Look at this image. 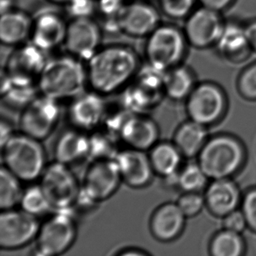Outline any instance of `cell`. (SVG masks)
<instances>
[{
  "instance_id": "obj_31",
  "label": "cell",
  "mask_w": 256,
  "mask_h": 256,
  "mask_svg": "<svg viewBox=\"0 0 256 256\" xmlns=\"http://www.w3.org/2000/svg\"><path fill=\"white\" fill-rule=\"evenodd\" d=\"M208 179L198 163H190L178 172V186L185 192H198L205 186Z\"/></svg>"
},
{
  "instance_id": "obj_32",
  "label": "cell",
  "mask_w": 256,
  "mask_h": 256,
  "mask_svg": "<svg viewBox=\"0 0 256 256\" xmlns=\"http://www.w3.org/2000/svg\"><path fill=\"white\" fill-rule=\"evenodd\" d=\"M19 204L20 209L36 216L46 214L52 209L40 184L31 186L24 190Z\"/></svg>"
},
{
  "instance_id": "obj_15",
  "label": "cell",
  "mask_w": 256,
  "mask_h": 256,
  "mask_svg": "<svg viewBox=\"0 0 256 256\" xmlns=\"http://www.w3.org/2000/svg\"><path fill=\"white\" fill-rule=\"evenodd\" d=\"M106 106L102 95L95 91H84L73 98L68 108V118L74 128L92 131L102 122Z\"/></svg>"
},
{
  "instance_id": "obj_33",
  "label": "cell",
  "mask_w": 256,
  "mask_h": 256,
  "mask_svg": "<svg viewBox=\"0 0 256 256\" xmlns=\"http://www.w3.org/2000/svg\"><path fill=\"white\" fill-rule=\"evenodd\" d=\"M163 13L172 19L188 17L193 11L198 0H158Z\"/></svg>"
},
{
  "instance_id": "obj_19",
  "label": "cell",
  "mask_w": 256,
  "mask_h": 256,
  "mask_svg": "<svg viewBox=\"0 0 256 256\" xmlns=\"http://www.w3.org/2000/svg\"><path fill=\"white\" fill-rule=\"evenodd\" d=\"M68 24L62 17L53 12L40 14L34 20L31 43L43 52L54 50L65 42Z\"/></svg>"
},
{
  "instance_id": "obj_1",
  "label": "cell",
  "mask_w": 256,
  "mask_h": 256,
  "mask_svg": "<svg viewBox=\"0 0 256 256\" xmlns=\"http://www.w3.org/2000/svg\"><path fill=\"white\" fill-rule=\"evenodd\" d=\"M138 56L128 46L100 48L86 65L91 90L109 95L128 86L140 68Z\"/></svg>"
},
{
  "instance_id": "obj_6",
  "label": "cell",
  "mask_w": 256,
  "mask_h": 256,
  "mask_svg": "<svg viewBox=\"0 0 256 256\" xmlns=\"http://www.w3.org/2000/svg\"><path fill=\"white\" fill-rule=\"evenodd\" d=\"M146 38L145 55L148 64L164 71L180 65L187 42L184 32L173 25L160 24Z\"/></svg>"
},
{
  "instance_id": "obj_3",
  "label": "cell",
  "mask_w": 256,
  "mask_h": 256,
  "mask_svg": "<svg viewBox=\"0 0 256 256\" xmlns=\"http://www.w3.org/2000/svg\"><path fill=\"white\" fill-rule=\"evenodd\" d=\"M42 140L20 132L14 134L2 146L5 167L22 181L40 178L46 167V155Z\"/></svg>"
},
{
  "instance_id": "obj_25",
  "label": "cell",
  "mask_w": 256,
  "mask_h": 256,
  "mask_svg": "<svg viewBox=\"0 0 256 256\" xmlns=\"http://www.w3.org/2000/svg\"><path fill=\"white\" fill-rule=\"evenodd\" d=\"M150 150V160L154 173L166 179L178 174L184 156L174 143L158 142Z\"/></svg>"
},
{
  "instance_id": "obj_20",
  "label": "cell",
  "mask_w": 256,
  "mask_h": 256,
  "mask_svg": "<svg viewBox=\"0 0 256 256\" xmlns=\"http://www.w3.org/2000/svg\"><path fill=\"white\" fill-rule=\"evenodd\" d=\"M204 199L211 214L218 217L235 210L242 202L239 188L230 178L212 180L205 192Z\"/></svg>"
},
{
  "instance_id": "obj_39",
  "label": "cell",
  "mask_w": 256,
  "mask_h": 256,
  "mask_svg": "<svg viewBox=\"0 0 256 256\" xmlns=\"http://www.w3.org/2000/svg\"><path fill=\"white\" fill-rule=\"evenodd\" d=\"M124 0H98L97 8L106 20L114 18L125 6Z\"/></svg>"
},
{
  "instance_id": "obj_18",
  "label": "cell",
  "mask_w": 256,
  "mask_h": 256,
  "mask_svg": "<svg viewBox=\"0 0 256 256\" xmlns=\"http://www.w3.org/2000/svg\"><path fill=\"white\" fill-rule=\"evenodd\" d=\"M160 130L155 121L143 113H132L127 118L119 137L128 148L140 150H150L158 143Z\"/></svg>"
},
{
  "instance_id": "obj_2",
  "label": "cell",
  "mask_w": 256,
  "mask_h": 256,
  "mask_svg": "<svg viewBox=\"0 0 256 256\" xmlns=\"http://www.w3.org/2000/svg\"><path fill=\"white\" fill-rule=\"evenodd\" d=\"M88 84L86 66L70 54L48 60L38 80L40 92L59 101L74 98L83 92Z\"/></svg>"
},
{
  "instance_id": "obj_22",
  "label": "cell",
  "mask_w": 256,
  "mask_h": 256,
  "mask_svg": "<svg viewBox=\"0 0 256 256\" xmlns=\"http://www.w3.org/2000/svg\"><path fill=\"white\" fill-rule=\"evenodd\" d=\"M89 136L85 132L68 130L62 133L54 146L55 161L70 166L80 160H88Z\"/></svg>"
},
{
  "instance_id": "obj_26",
  "label": "cell",
  "mask_w": 256,
  "mask_h": 256,
  "mask_svg": "<svg viewBox=\"0 0 256 256\" xmlns=\"http://www.w3.org/2000/svg\"><path fill=\"white\" fill-rule=\"evenodd\" d=\"M206 126L191 120L181 125L174 136V144L184 156H198L208 142Z\"/></svg>"
},
{
  "instance_id": "obj_16",
  "label": "cell",
  "mask_w": 256,
  "mask_h": 256,
  "mask_svg": "<svg viewBox=\"0 0 256 256\" xmlns=\"http://www.w3.org/2000/svg\"><path fill=\"white\" fill-rule=\"evenodd\" d=\"M48 60L46 52L32 43L16 48L6 62V72L12 78L38 83Z\"/></svg>"
},
{
  "instance_id": "obj_8",
  "label": "cell",
  "mask_w": 256,
  "mask_h": 256,
  "mask_svg": "<svg viewBox=\"0 0 256 256\" xmlns=\"http://www.w3.org/2000/svg\"><path fill=\"white\" fill-rule=\"evenodd\" d=\"M60 116L59 100L47 96H38L20 114V132L40 140L50 136Z\"/></svg>"
},
{
  "instance_id": "obj_42",
  "label": "cell",
  "mask_w": 256,
  "mask_h": 256,
  "mask_svg": "<svg viewBox=\"0 0 256 256\" xmlns=\"http://www.w3.org/2000/svg\"><path fill=\"white\" fill-rule=\"evenodd\" d=\"M1 146L14 134L12 128L6 121L1 122Z\"/></svg>"
},
{
  "instance_id": "obj_34",
  "label": "cell",
  "mask_w": 256,
  "mask_h": 256,
  "mask_svg": "<svg viewBox=\"0 0 256 256\" xmlns=\"http://www.w3.org/2000/svg\"><path fill=\"white\" fill-rule=\"evenodd\" d=\"M240 94L248 100H256V62L247 67L238 80Z\"/></svg>"
},
{
  "instance_id": "obj_27",
  "label": "cell",
  "mask_w": 256,
  "mask_h": 256,
  "mask_svg": "<svg viewBox=\"0 0 256 256\" xmlns=\"http://www.w3.org/2000/svg\"><path fill=\"white\" fill-rule=\"evenodd\" d=\"M194 82V76L190 68L176 66L166 72L164 92L172 100H185L196 86Z\"/></svg>"
},
{
  "instance_id": "obj_28",
  "label": "cell",
  "mask_w": 256,
  "mask_h": 256,
  "mask_svg": "<svg viewBox=\"0 0 256 256\" xmlns=\"http://www.w3.org/2000/svg\"><path fill=\"white\" fill-rule=\"evenodd\" d=\"M20 180L5 166L0 170V208L2 210L12 209L20 204L24 191Z\"/></svg>"
},
{
  "instance_id": "obj_5",
  "label": "cell",
  "mask_w": 256,
  "mask_h": 256,
  "mask_svg": "<svg viewBox=\"0 0 256 256\" xmlns=\"http://www.w3.org/2000/svg\"><path fill=\"white\" fill-rule=\"evenodd\" d=\"M40 186L52 209L70 212L76 208L82 194V184L70 166L54 161L46 166Z\"/></svg>"
},
{
  "instance_id": "obj_14",
  "label": "cell",
  "mask_w": 256,
  "mask_h": 256,
  "mask_svg": "<svg viewBox=\"0 0 256 256\" xmlns=\"http://www.w3.org/2000/svg\"><path fill=\"white\" fill-rule=\"evenodd\" d=\"M116 18L120 32L134 38L148 37L160 25L156 8L143 1L126 4Z\"/></svg>"
},
{
  "instance_id": "obj_29",
  "label": "cell",
  "mask_w": 256,
  "mask_h": 256,
  "mask_svg": "<svg viewBox=\"0 0 256 256\" xmlns=\"http://www.w3.org/2000/svg\"><path fill=\"white\" fill-rule=\"evenodd\" d=\"M116 136L107 130L92 133L89 136L88 160L90 162L101 160H115L119 151L116 149Z\"/></svg>"
},
{
  "instance_id": "obj_4",
  "label": "cell",
  "mask_w": 256,
  "mask_h": 256,
  "mask_svg": "<svg viewBox=\"0 0 256 256\" xmlns=\"http://www.w3.org/2000/svg\"><path fill=\"white\" fill-rule=\"evenodd\" d=\"M245 151L239 140L220 134L211 138L198 154V164L208 179L230 178L240 169Z\"/></svg>"
},
{
  "instance_id": "obj_23",
  "label": "cell",
  "mask_w": 256,
  "mask_h": 256,
  "mask_svg": "<svg viewBox=\"0 0 256 256\" xmlns=\"http://www.w3.org/2000/svg\"><path fill=\"white\" fill-rule=\"evenodd\" d=\"M215 46L223 58L234 62L244 60L252 50L245 28L235 23L224 24L222 32Z\"/></svg>"
},
{
  "instance_id": "obj_41",
  "label": "cell",
  "mask_w": 256,
  "mask_h": 256,
  "mask_svg": "<svg viewBox=\"0 0 256 256\" xmlns=\"http://www.w3.org/2000/svg\"><path fill=\"white\" fill-rule=\"evenodd\" d=\"M244 28L250 48L256 52V20L247 24Z\"/></svg>"
},
{
  "instance_id": "obj_21",
  "label": "cell",
  "mask_w": 256,
  "mask_h": 256,
  "mask_svg": "<svg viewBox=\"0 0 256 256\" xmlns=\"http://www.w3.org/2000/svg\"><path fill=\"white\" fill-rule=\"evenodd\" d=\"M186 217L178 204L166 203L152 214L150 228L152 236L160 241L168 242L176 239L184 229Z\"/></svg>"
},
{
  "instance_id": "obj_35",
  "label": "cell",
  "mask_w": 256,
  "mask_h": 256,
  "mask_svg": "<svg viewBox=\"0 0 256 256\" xmlns=\"http://www.w3.org/2000/svg\"><path fill=\"white\" fill-rule=\"evenodd\" d=\"M178 206L186 217H193L202 212L205 204L204 197L198 192H185L178 199Z\"/></svg>"
},
{
  "instance_id": "obj_44",
  "label": "cell",
  "mask_w": 256,
  "mask_h": 256,
  "mask_svg": "<svg viewBox=\"0 0 256 256\" xmlns=\"http://www.w3.org/2000/svg\"><path fill=\"white\" fill-rule=\"evenodd\" d=\"M1 14L12 10V0H1Z\"/></svg>"
},
{
  "instance_id": "obj_37",
  "label": "cell",
  "mask_w": 256,
  "mask_h": 256,
  "mask_svg": "<svg viewBox=\"0 0 256 256\" xmlns=\"http://www.w3.org/2000/svg\"><path fill=\"white\" fill-rule=\"evenodd\" d=\"M241 206L248 227L256 232V188L250 190L245 194L241 202Z\"/></svg>"
},
{
  "instance_id": "obj_7",
  "label": "cell",
  "mask_w": 256,
  "mask_h": 256,
  "mask_svg": "<svg viewBox=\"0 0 256 256\" xmlns=\"http://www.w3.org/2000/svg\"><path fill=\"white\" fill-rule=\"evenodd\" d=\"M77 236V226L70 212L56 211L40 226L36 238V252L40 256L64 254L73 245Z\"/></svg>"
},
{
  "instance_id": "obj_40",
  "label": "cell",
  "mask_w": 256,
  "mask_h": 256,
  "mask_svg": "<svg viewBox=\"0 0 256 256\" xmlns=\"http://www.w3.org/2000/svg\"><path fill=\"white\" fill-rule=\"evenodd\" d=\"M234 0H198L202 6L220 12L228 8Z\"/></svg>"
},
{
  "instance_id": "obj_10",
  "label": "cell",
  "mask_w": 256,
  "mask_h": 256,
  "mask_svg": "<svg viewBox=\"0 0 256 256\" xmlns=\"http://www.w3.org/2000/svg\"><path fill=\"white\" fill-rule=\"evenodd\" d=\"M122 181L116 160L90 162L82 184V194L92 203H100L112 197Z\"/></svg>"
},
{
  "instance_id": "obj_11",
  "label": "cell",
  "mask_w": 256,
  "mask_h": 256,
  "mask_svg": "<svg viewBox=\"0 0 256 256\" xmlns=\"http://www.w3.org/2000/svg\"><path fill=\"white\" fill-rule=\"evenodd\" d=\"M186 100L190 120L204 126L218 121L226 110L224 92L214 84L203 83L194 86Z\"/></svg>"
},
{
  "instance_id": "obj_24",
  "label": "cell",
  "mask_w": 256,
  "mask_h": 256,
  "mask_svg": "<svg viewBox=\"0 0 256 256\" xmlns=\"http://www.w3.org/2000/svg\"><path fill=\"white\" fill-rule=\"evenodd\" d=\"M34 20L29 14L12 10L1 14L0 40L7 47H18L30 37Z\"/></svg>"
},
{
  "instance_id": "obj_30",
  "label": "cell",
  "mask_w": 256,
  "mask_h": 256,
  "mask_svg": "<svg viewBox=\"0 0 256 256\" xmlns=\"http://www.w3.org/2000/svg\"><path fill=\"white\" fill-rule=\"evenodd\" d=\"M210 251L214 256H240L244 251L240 234L224 230L218 232L211 240Z\"/></svg>"
},
{
  "instance_id": "obj_45",
  "label": "cell",
  "mask_w": 256,
  "mask_h": 256,
  "mask_svg": "<svg viewBox=\"0 0 256 256\" xmlns=\"http://www.w3.org/2000/svg\"><path fill=\"white\" fill-rule=\"evenodd\" d=\"M48 2L55 5H64L66 6L72 0H48Z\"/></svg>"
},
{
  "instance_id": "obj_36",
  "label": "cell",
  "mask_w": 256,
  "mask_h": 256,
  "mask_svg": "<svg viewBox=\"0 0 256 256\" xmlns=\"http://www.w3.org/2000/svg\"><path fill=\"white\" fill-rule=\"evenodd\" d=\"M66 7L73 19L91 18L96 10L97 4L94 0H72Z\"/></svg>"
},
{
  "instance_id": "obj_12",
  "label": "cell",
  "mask_w": 256,
  "mask_h": 256,
  "mask_svg": "<svg viewBox=\"0 0 256 256\" xmlns=\"http://www.w3.org/2000/svg\"><path fill=\"white\" fill-rule=\"evenodd\" d=\"M224 26L220 12L202 6L187 17L184 34L193 47L206 48L216 44Z\"/></svg>"
},
{
  "instance_id": "obj_43",
  "label": "cell",
  "mask_w": 256,
  "mask_h": 256,
  "mask_svg": "<svg viewBox=\"0 0 256 256\" xmlns=\"http://www.w3.org/2000/svg\"><path fill=\"white\" fill-rule=\"evenodd\" d=\"M116 254L120 256H148L149 253L146 252L144 251L143 250L138 248H127L125 250H122V251H120L119 252L116 253Z\"/></svg>"
},
{
  "instance_id": "obj_17",
  "label": "cell",
  "mask_w": 256,
  "mask_h": 256,
  "mask_svg": "<svg viewBox=\"0 0 256 256\" xmlns=\"http://www.w3.org/2000/svg\"><path fill=\"white\" fill-rule=\"evenodd\" d=\"M115 160L122 181L128 186L143 188L150 182L154 172L145 151L128 148L119 151Z\"/></svg>"
},
{
  "instance_id": "obj_38",
  "label": "cell",
  "mask_w": 256,
  "mask_h": 256,
  "mask_svg": "<svg viewBox=\"0 0 256 256\" xmlns=\"http://www.w3.org/2000/svg\"><path fill=\"white\" fill-rule=\"evenodd\" d=\"M223 218V226L226 230L240 234L245 230L246 228L248 227L246 220L242 210H235Z\"/></svg>"
},
{
  "instance_id": "obj_9",
  "label": "cell",
  "mask_w": 256,
  "mask_h": 256,
  "mask_svg": "<svg viewBox=\"0 0 256 256\" xmlns=\"http://www.w3.org/2000/svg\"><path fill=\"white\" fill-rule=\"evenodd\" d=\"M41 224L37 216L24 210H2L0 215V247L14 250L28 245L38 234Z\"/></svg>"
},
{
  "instance_id": "obj_13",
  "label": "cell",
  "mask_w": 256,
  "mask_h": 256,
  "mask_svg": "<svg viewBox=\"0 0 256 256\" xmlns=\"http://www.w3.org/2000/svg\"><path fill=\"white\" fill-rule=\"evenodd\" d=\"M102 32L91 18L73 19L66 35V48L68 54L88 62L100 48Z\"/></svg>"
}]
</instances>
